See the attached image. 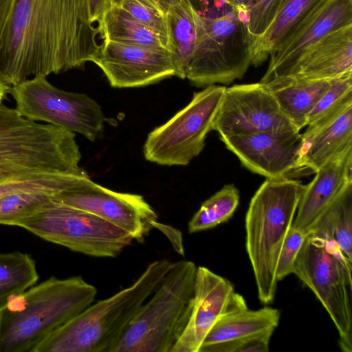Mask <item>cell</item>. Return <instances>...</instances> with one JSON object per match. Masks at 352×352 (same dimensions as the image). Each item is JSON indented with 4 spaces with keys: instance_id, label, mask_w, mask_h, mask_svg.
<instances>
[{
    "instance_id": "14",
    "label": "cell",
    "mask_w": 352,
    "mask_h": 352,
    "mask_svg": "<svg viewBox=\"0 0 352 352\" xmlns=\"http://www.w3.org/2000/svg\"><path fill=\"white\" fill-rule=\"evenodd\" d=\"M243 297L226 278L197 267L190 316L172 352H199L208 333L223 315L247 308Z\"/></svg>"
},
{
    "instance_id": "16",
    "label": "cell",
    "mask_w": 352,
    "mask_h": 352,
    "mask_svg": "<svg viewBox=\"0 0 352 352\" xmlns=\"http://www.w3.org/2000/svg\"><path fill=\"white\" fill-rule=\"evenodd\" d=\"M352 25V0H325L270 55L261 82L290 74L305 52L328 34Z\"/></svg>"
},
{
    "instance_id": "19",
    "label": "cell",
    "mask_w": 352,
    "mask_h": 352,
    "mask_svg": "<svg viewBox=\"0 0 352 352\" xmlns=\"http://www.w3.org/2000/svg\"><path fill=\"white\" fill-rule=\"evenodd\" d=\"M352 73V25L333 31L310 47L288 76L331 80Z\"/></svg>"
},
{
    "instance_id": "8",
    "label": "cell",
    "mask_w": 352,
    "mask_h": 352,
    "mask_svg": "<svg viewBox=\"0 0 352 352\" xmlns=\"http://www.w3.org/2000/svg\"><path fill=\"white\" fill-rule=\"evenodd\" d=\"M351 270L335 241L307 235L293 270L327 310L344 352L352 351Z\"/></svg>"
},
{
    "instance_id": "5",
    "label": "cell",
    "mask_w": 352,
    "mask_h": 352,
    "mask_svg": "<svg viewBox=\"0 0 352 352\" xmlns=\"http://www.w3.org/2000/svg\"><path fill=\"white\" fill-rule=\"evenodd\" d=\"M75 133L22 116L0 102V183L38 173L79 172Z\"/></svg>"
},
{
    "instance_id": "21",
    "label": "cell",
    "mask_w": 352,
    "mask_h": 352,
    "mask_svg": "<svg viewBox=\"0 0 352 352\" xmlns=\"http://www.w3.org/2000/svg\"><path fill=\"white\" fill-rule=\"evenodd\" d=\"M334 80H311L291 75L274 78L263 83L286 117L300 131L307 126L309 113Z\"/></svg>"
},
{
    "instance_id": "38",
    "label": "cell",
    "mask_w": 352,
    "mask_h": 352,
    "mask_svg": "<svg viewBox=\"0 0 352 352\" xmlns=\"http://www.w3.org/2000/svg\"><path fill=\"white\" fill-rule=\"evenodd\" d=\"M14 0H0V38L12 8Z\"/></svg>"
},
{
    "instance_id": "32",
    "label": "cell",
    "mask_w": 352,
    "mask_h": 352,
    "mask_svg": "<svg viewBox=\"0 0 352 352\" xmlns=\"http://www.w3.org/2000/svg\"><path fill=\"white\" fill-rule=\"evenodd\" d=\"M230 6L242 10L248 17V27L256 40L267 29L284 0H223Z\"/></svg>"
},
{
    "instance_id": "11",
    "label": "cell",
    "mask_w": 352,
    "mask_h": 352,
    "mask_svg": "<svg viewBox=\"0 0 352 352\" xmlns=\"http://www.w3.org/2000/svg\"><path fill=\"white\" fill-rule=\"evenodd\" d=\"M16 109L24 118L44 122L78 133L94 142L104 130L106 120L101 106L85 94L60 89L44 76H35L11 87Z\"/></svg>"
},
{
    "instance_id": "7",
    "label": "cell",
    "mask_w": 352,
    "mask_h": 352,
    "mask_svg": "<svg viewBox=\"0 0 352 352\" xmlns=\"http://www.w3.org/2000/svg\"><path fill=\"white\" fill-rule=\"evenodd\" d=\"M222 7L221 14L215 16L201 14L186 68V78L197 87L229 85L242 78L252 65L255 40L246 14L225 2Z\"/></svg>"
},
{
    "instance_id": "39",
    "label": "cell",
    "mask_w": 352,
    "mask_h": 352,
    "mask_svg": "<svg viewBox=\"0 0 352 352\" xmlns=\"http://www.w3.org/2000/svg\"><path fill=\"white\" fill-rule=\"evenodd\" d=\"M165 13L173 5L179 0H153Z\"/></svg>"
},
{
    "instance_id": "34",
    "label": "cell",
    "mask_w": 352,
    "mask_h": 352,
    "mask_svg": "<svg viewBox=\"0 0 352 352\" xmlns=\"http://www.w3.org/2000/svg\"><path fill=\"white\" fill-rule=\"evenodd\" d=\"M307 236L305 232L292 227L289 229L278 258L276 271L278 281L293 274L295 261Z\"/></svg>"
},
{
    "instance_id": "36",
    "label": "cell",
    "mask_w": 352,
    "mask_h": 352,
    "mask_svg": "<svg viewBox=\"0 0 352 352\" xmlns=\"http://www.w3.org/2000/svg\"><path fill=\"white\" fill-rule=\"evenodd\" d=\"M115 2L116 0H87L91 22L99 23L105 12L115 5Z\"/></svg>"
},
{
    "instance_id": "2",
    "label": "cell",
    "mask_w": 352,
    "mask_h": 352,
    "mask_svg": "<svg viewBox=\"0 0 352 352\" xmlns=\"http://www.w3.org/2000/svg\"><path fill=\"white\" fill-rule=\"evenodd\" d=\"M96 288L81 276H52L11 296L0 309V352H33L93 303Z\"/></svg>"
},
{
    "instance_id": "17",
    "label": "cell",
    "mask_w": 352,
    "mask_h": 352,
    "mask_svg": "<svg viewBox=\"0 0 352 352\" xmlns=\"http://www.w3.org/2000/svg\"><path fill=\"white\" fill-rule=\"evenodd\" d=\"M220 139L251 172L265 178L296 177L302 146L300 131H267Z\"/></svg>"
},
{
    "instance_id": "12",
    "label": "cell",
    "mask_w": 352,
    "mask_h": 352,
    "mask_svg": "<svg viewBox=\"0 0 352 352\" xmlns=\"http://www.w3.org/2000/svg\"><path fill=\"white\" fill-rule=\"evenodd\" d=\"M212 130L217 131L220 138L298 131L267 85L261 82L226 87Z\"/></svg>"
},
{
    "instance_id": "22",
    "label": "cell",
    "mask_w": 352,
    "mask_h": 352,
    "mask_svg": "<svg viewBox=\"0 0 352 352\" xmlns=\"http://www.w3.org/2000/svg\"><path fill=\"white\" fill-rule=\"evenodd\" d=\"M280 318L278 309L265 307L258 310L248 307L222 316L204 338L201 348L248 336L274 331Z\"/></svg>"
},
{
    "instance_id": "10",
    "label": "cell",
    "mask_w": 352,
    "mask_h": 352,
    "mask_svg": "<svg viewBox=\"0 0 352 352\" xmlns=\"http://www.w3.org/2000/svg\"><path fill=\"white\" fill-rule=\"evenodd\" d=\"M226 87L209 85L195 92L190 102L166 122L150 132L144 145L145 159L163 166H186L205 146Z\"/></svg>"
},
{
    "instance_id": "33",
    "label": "cell",
    "mask_w": 352,
    "mask_h": 352,
    "mask_svg": "<svg viewBox=\"0 0 352 352\" xmlns=\"http://www.w3.org/2000/svg\"><path fill=\"white\" fill-rule=\"evenodd\" d=\"M115 5L125 10L154 32L167 48L168 28L166 13L153 0H116Z\"/></svg>"
},
{
    "instance_id": "27",
    "label": "cell",
    "mask_w": 352,
    "mask_h": 352,
    "mask_svg": "<svg viewBox=\"0 0 352 352\" xmlns=\"http://www.w3.org/2000/svg\"><path fill=\"white\" fill-rule=\"evenodd\" d=\"M91 180L83 170L79 172L21 175L0 183V198L17 192H43L56 195Z\"/></svg>"
},
{
    "instance_id": "37",
    "label": "cell",
    "mask_w": 352,
    "mask_h": 352,
    "mask_svg": "<svg viewBox=\"0 0 352 352\" xmlns=\"http://www.w3.org/2000/svg\"><path fill=\"white\" fill-rule=\"evenodd\" d=\"M153 228L161 230L170 241L173 248L181 255L184 254L182 243V235L179 230L167 225L159 223L157 221L153 222Z\"/></svg>"
},
{
    "instance_id": "1",
    "label": "cell",
    "mask_w": 352,
    "mask_h": 352,
    "mask_svg": "<svg viewBox=\"0 0 352 352\" xmlns=\"http://www.w3.org/2000/svg\"><path fill=\"white\" fill-rule=\"evenodd\" d=\"M99 34L87 0H14L0 38V78L13 87L83 67L100 52Z\"/></svg>"
},
{
    "instance_id": "3",
    "label": "cell",
    "mask_w": 352,
    "mask_h": 352,
    "mask_svg": "<svg viewBox=\"0 0 352 352\" xmlns=\"http://www.w3.org/2000/svg\"><path fill=\"white\" fill-rule=\"evenodd\" d=\"M173 263L166 259L149 263L131 285L90 305L45 338L33 352H112Z\"/></svg>"
},
{
    "instance_id": "26",
    "label": "cell",
    "mask_w": 352,
    "mask_h": 352,
    "mask_svg": "<svg viewBox=\"0 0 352 352\" xmlns=\"http://www.w3.org/2000/svg\"><path fill=\"white\" fill-rule=\"evenodd\" d=\"M98 26L105 41L166 48L154 32L117 5L105 12Z\"/></svg>"
},
{
    "instance_id": "4",
    "label": "cell",
    "mask_w": 352,
    "mask_h": 352,
    "mask_svg": "<svg viewBox=\"0 0 352 352\" xmlns=\"http://www.w3.org/2000/svg\"><path fill=\"white\" fill-rule=\"evenodd\" d=\"M305 185L290 177L266 178L245 215V248L263 304L275 297L279 253L292 228Z\"/></svg>"
},
{
    "instance_id": "35",
    "label": "cell",
    "mask_w": 352,
    "mask_h": 352,
    "mask_svg": "<svg viewBox=\"0 0 352 352\" xmlns=\"http://www.w3.org/2000/svg\"><path fill=\"white\" fill-rule=\"evenodd\" d=\"M274 331L202 347L199 352H267Z\"/></svg>"
},
{
    "instance_id": "25",
    "label": "cell",
    "mask_w": 352,
    "mask_h": 352,
    "mask_svg": "<svg viewBox=\"0 0 352 352\" xmlns=\"http://www.w3.org/2000/svg\"><path fill=\"white\" fill-rule=\"evenodd\" d=\"M325 0H284L265 32L254 43L252 65L265 62L274 50L314 10Z\"/></svg>"
},
{
    "instance_id": "31",
    "label": "cell",
    "mask_w": 352,
    "mask_h": 352,
    "mask_svg": "<svg viewBox=\"0 0 352 352\" xmlns=\"http://www.w3.org/2000/svg\"><path fill=\"white\" fill-rule=\"evenodd\" d=\"M54 195L34 192H17L0 198V224L12 226L49 202Z\"/></svg>"
},
{
    "instance_id": "40",
    "label": "cell",
    "mask_w": 352,
    "mask_h": 352,
    "mask_svg": "<svg viewBox=\"0 0 352 352\" xmlns=\"http://www.w3.org/2000/svg\"><path fill=\"white\" fill-rule=\"evenodd\" d=\"M10 89L11 87L0 78V102H3V100L6 98Z\"/></svg>"
},
{
    "instance_id": "18",
    "label": "cell",
    "mask_w": 352,
    "mask_h": 352,
    "mask_svg": "<svg viewBox=\"0 0 352 352\" xmlns=\"http://www.w3.org/2000/svg\"><path fill=\"white\" fill-rule=\"evenodd\" d=\"M352 182V146L335 155L315 172L305 188L292 227L307 234L316 218L342 188Z\"/></svg>"
},
{
    "instance_id": "15",
    "label": "cell",
    "mask_w": 352,
    "mask_h": 352,
    "mask_svg": "<svg viewBox=\"0 0 352 352\" xmlns=\"http://www.w3.org/2000/svg\"><path fill=\"white\" fill-rule=\"evenodd\" d=\"M93 63L116 88L147 86L175 76L171 53L164 47L103 40L100 52Z\"/></svg>"
},
{
    "instance_id": "23",
    "label": "cell",
    "mask_w": 352,
    "mask_h": 352,
    "mask_svg": "<svg viewBox=\"0 0 352 352\" xmlns=\"http://www.w3.org/2000/svg\"><path fill=\"white\" fill-rule=\"evenodd\" d=\"M168 28L167 49L171 53L175 76L186 78V68L198 34L201 14L191 0H179L166 12Z\"/></svg>"
},
{
    "instance_id": "24",
    "label": "cell",
    "mask_w": 352,
    "mask_h": 352,
    "mask_svg": "<svg viewBox=\"0 0 352 352\" xmlns=\"http://www.w3.org/2000/svg\"><path fill=\"white\" fill-rule=\"evenodd\" d=\"M307 235L335 241L352 264V182L347 183L322 210Z\"/></svg>"
},
{
    "instance_id": "9",
    "label": "cell",
    "mask_w": 352,
    "mask_h": 352,
    "mask_svg": "<svg viewBox=\"0 0 352 352\" xmlns=\"http://www.w3.org/2000/svg\"><path fill=\"white\" fill-rule=\"evenodd\" d=\"M14 226L94 257H116L133 240L127 232L100 217L54 198Z\"/></svg>"
},
{
    "instance_id": "29",
    "label": "cell",
    "mask_w": 352,
    "mask_h": 352,
    "mask_svg": "<svg viewBox=\"0 0 352 352\" xmlns=\"http://www.w3.org/2000/svg\"><path fill=\"white\" fill-rule=\"evenodd\" d=\"M240 200L238 188L232 184L224 185L202 203L188 225L190 233L213 228L230 219Z\"/></svg>"
},
{
    "instance_id": "28",
    "label": "cell",
    "mask_w": 352,
    "mask_h": 352,
    "mask_svg": "<svg viewBox=\"0 0 352 352\" xmlns=\"http://www.w3.org/2000/svg\"><path fill=\"white\" fill-rule=\"evenodd\" d=\"M38 279L36 263L25 253H0V309L13 295L34 285Z\"/></svg>"
},
{
    "instance_id": "13",
    "label": "cell",
    "mask_w": 352,
    "mask_h": 352,
    "mask_svg": "<svg viewBox=\"0 0 352 352\" xmlns=\"http://www.w3.org/2000/svg\"><path fill=\"white\" fill-rule=\"evenodd\" d=\"M65 205L91 213L142 242L157 221L153 208L142 195L115 192L92 180L53 197Z\"/></svg>"
},
{
    "instance_id": "6",
    "label": "cell",
    "mask_w": 352,
    "mask_h": 352,
    "mask_svg": "<svg viewBox=\"0 0 352 352\" xmlns=\"http://www.w3.org/2000/svg\"><path fill=\"white\" fill-rule=\"evenodd\" d=\"M196 271L192 261L173 263L112 352H172L190 316Z\"/></svg>"
},
{
    "instance_id": "20",
    "label": "cell",
    "mask_w": 352,
    "mask_h": 352,
    "mask_svg": "<svg viewBox=\"0 0 352 352\" xmlns=\"http://www.w3.org/2000/svg\"><path fill=\"white\" fill-rule=\"evenodd\" d=\"M301 135L296 177L315 173L335 155L352 146V103L328 122Z\"/></svg>"
},
{
    "instance_id": "30",
    "label": "cell",
    "mask_w": 352,
    "mask_h": 352,
    "mask_svg": "<svg viewBox=\"0 0 352 352\" xmlns=\"http://www.w3.org/2000/svg\"><path fill=\"white\" fill-rule=\"evenodd\" d=\"M352 103V73L334 80L330 88L314 107L305 131H312L330 120Z\"/></svg>"
}]
</instances>
